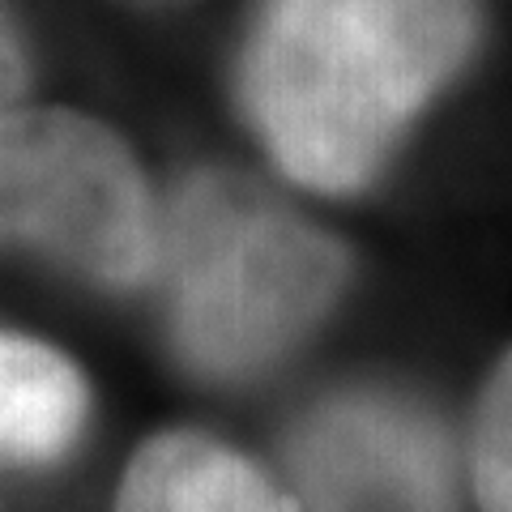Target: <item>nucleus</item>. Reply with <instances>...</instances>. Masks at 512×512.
Wrapping results in <instances>:
<instances>
[{
  "instance_id": "nucleus-2",
  "label": "nucleus",
  "mask_w": 512,
  "mask_h": 512,
  "mask_svg": "<svg viewBox=\"0 0 512 512\" xmlns=\"http://www.w3.org/2000/svg\"><path fill=\"white\" fill-rule=\"evenodd\" d=\"M342 278L346 256L329 235L239 180L201 175L171 214V338L205 376L278 359L325 316Z\"/></svg>"
},
{
  "instance_id": "nucleus-3",
  "label": "nucleus",
  "mask_w": 512,
  "mask_h": 512,
  "mask_svg": "<svg viewBox=\"0 0 512 512\" xmlns=\"http://www.w3.org/2000/svg\"><path fill=\"white\" fill-rule=\"evenodd\" d=\"M0 244H26L107 286L158 261L146 180L107 128L69 111L0 116Z\"/></svg>"
},
{
  "instance_id": "nucleus-4",
  "label": "nucleus",
  "mask_w": 512,
  "mask_h": 512,
  "mask_svg": "<svg viewBox=\"0 0 512 512\" xmlns=\"http://www.w3.org/2000/svg\"><path fill=\"white\" fill-rule=\"evenodd\" d=\"M295 474L312 512H453L440 431L384 397H342L295 440Z\"/></svg>"
},
{
  "instance_id": "nucleus-7",
  "label": "nucleus",
  "mask_w": 512,
  "mask_h": 512,
  "mask_svg": "<svg viewBox=\"0 0 512 512\" xmlns=\"http://www.w3.org/2000/svg\"><path fill=\"white\" fill-rule=\"evenodd\" d=\"M474 487L483 512H512V355L491 376L478 406Z\"/></svg>"
},
{
  "instance_id": "nucleus-5",
  "label": "nucleus",
  "mask_w": 512,
  "mask_h": 512,
  "mask_svg": "<svg viewBox=\"0 0 512 512\" xmlns=\"http://www.w3.org/2000/svg\"><path fill=\"white\" fill-rule=\"evenodd\" d=\"M120 512H291L265 474L205 436H163L124 478Z\"/></svg>"
},
{
  "instance_id": "nucleus-6",
  "label": "nucleus",
  "mask_w": 512,
  "mask_h": 512,
  "mask_svg": "<svg viewBox=\"0 0 512 512\" xmlns=\"http://www.w3.org/2000/svg\"><path fill=\"white\" fill-rule=\"evenodd\" d=\"M86 389L60 355L0 333V453L52 461L77 440Z\"/></svg>"
},
{
  "instance_id": "nucleus-8",
  "label": "nucleus",
  "mask_w": 512,
  "mask_h": 512,
  "mask_svg": "<svg viewBox=\"0 0 512 512\" xmlns=\"http://www.w3.org/2000/svg\"><path fill=\"white\" fill-rule=\"evenodd\" d=\"M26 86V52L18 39V26L5 13V0H0V103H9L13 94Z\"/></svg>"
},
{
  "instance_id": "nucleus-1",
  "label": "nucleus",
  "mask_w": 512,
  "mask_h": 512,
  "mask_svg": "<svg viewBox=\"0 0 512 512\" xmlns=\"http://www.w3.org/2000/svg\"><path fill=\"white\" fill-rule=\"evenodd\" d=\"M474 43V0H265L244 107L286 175L350 192Z\"/></svg>"
}]
</instances>
